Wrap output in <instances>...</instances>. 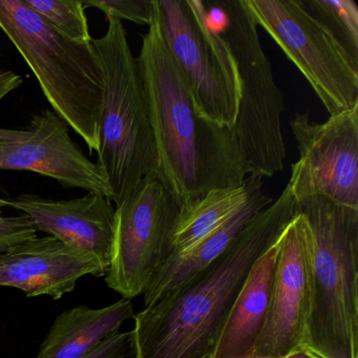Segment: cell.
<instances>
[{"mask_svg":"<svg viewBox=\"0 0 358 358\" xmlns=\"http://www.w3.org/2000/svg\"><path fill=\"white\" fill-rule=\"evenodd\" d=\"M0 171H32L64 188L112 199L103 171L75 143L70 127L53 110L33 117L28 129H0Z\"/></svg>","mask_w":358,"mask_h":358,"instance_id":"8fae6325","label":"cell"},{"mask_svg":"<svg viewBox=\"0 0 358 358\" xmlns=\"http://www.w3.org/2000/svg\"><path fill=\"white\" fill-rule=\"evenodd\" d=\"M163 187L179 209L211 190L240 187L250 175L234 129L204 118L169 52L156 13L136 58Z\"/></svg>","mask_w":358,"mask_h":358,"instance_id":"6da1fadb","label":"cell"},{"mask_svg":"<svg viewBox=\"0 0 358 358\" xmlns=\"http://www.w3.org/2000/svg\"><path fill=\"white\" fill-rule=\"evenodd\" d=\"M311 231L297 213L280 238L271 301L253 356L282 357L305 348L311 307Z\"/></svg>","mask_w":358,"mask_h":358,"instance_id":"7c38bea8","label":"cell"},{"mask_svg":"<svg viewBox=\"0 0 358 358\" xmlns=\"http://www.w3.org/2000/svg\"><path fill=\"white\" fill-rule=\"evenodd\" d=\"M134 316L133 303L127 299L99 309L78 306L66 310L52 324L37 358H83Z\"/></svg>","mask_w":358,"mask_h":358,"instance_id":"e0dca14e","label":"cell"},{"mask_svg":"<svg viewBox=\"0 0 358 358\" xmlns=\"http://www.w3.org/2000/svg\"><path fill=\"white\" fill-rule=\"evenodd\" d=\"M85 9L95 8L106 18L129 20L150 26L154 20L155 0H81Z\"/></svg>","mask_w":358,"mask_h":358,"instance_id":"44dd1931","label":"cell"},{"mask_svg":"<svg viewBox=\"0 0 358 358\" xmlns=\"http://www.w3.org/2000/svg\"><path fill=\"white\" fill-rule=\"evenodd\" d=\"M54 30L71 41L90 43L89 22L81 0H24Z\"/></svg>","mask_w":358,"mask_h":358,"instance_id":"ffe728a7","label":"cell"},{"mask_svg":"<svg viewBox=\"0 0 358 358\" xmlns=\"http://www.w3.org/2000/svg\"><path fill=\"white\" fill-rule=\"evenodd\" d=\"M92 38L102 72L98 162L118 206L144 178L157 171V150L137 60L122 22Z\"/></svg>","mask_w":358,"mask_h":358,"instance_id":"5b68a950","label":"cell"},{"mask_svg":"<svg viewBox=\"0 0 358 358\" xmlns=\"http://www.w3.org/2000/svg\"><path fill=\"white\" fill-rule=\"evenodd\" d=\"M272 202L273 200L263 192V181L259 182L248 200L227 221L185 252L169 257L158 268L143 293L145 307L156 303L219 259L247 223Z\"/></svg>","mask_w":358,"mask_h":358,"instance_id":"2e32d148","label":"cell"},{"mask_svg":"<svg viewBox=\"0 0 358 358\" xmlns=\"http://www.w3.org/2000/svg\"><path fill=\"white\" fill-rule=\"evenodd\" d=\"M179 207L156 177L148 176L115 209L112 259L106 282L122 299L143 294L171 255Z\"/></svg>","mask_w":358,"mask_h":358,"instance_id":"9c48e42d","label":"cell"},{"mask_svg":"<svg viewBox=\"0 0 358 358\" xmlns=\"http://www.w3.org/2000/svg\"><path fill=\"white\" fill-rule=\"evenodd\" d=\"M290 127L301 154L288 183L295 200L324 196L358 209V103L324 123L297 113Z\"/></svg>","mask_w":358,"mask_h":358,"instance_id":"30bf717a","label":"cell"},{"mask_svg":"<svg viewBox=\"0 0 358 358\" xmlns=\"http://www.w3.org/2000/svg\"><path fill=\"white\" fill-rule=\"evenodd\" d=\"M287 184L227 250L206 268L134 316V358H211L230 309L251 268L296 215Z\"/></svg>","mask_w":358,"mask_h":358,"instance_id":"7a4b0ae2","label":"cell"},{"mask_svg":"<svg viewBox=\"0 0 358 358\" xmlns=\"http://www.w3.org/2000/svg\"><path fill=\"white\" fill-rule=\"evenodd\" d=\"M303 9L322 24L358 64V8L352 0H299Z\"/></svg>","mask_w":358,"mask_h":358,"instance_id":"d6986e66","label":"cell"},{"mask_svg":"<svg viewBox=\"0 0 358 358\" xmlns=\"http://www.w3.org/2000/svg\"><path fill=\"white\" fill-rule=\"evenodd\" d=\"M131 353V332H117L83 358H125Z\"/></svg>","mask_w":358,"mask_h":358,"instance_id":"603a6c76","label":"cell"},{"mask_svg":"<svg viewBox=\"0 0 358 358\" xmlns=\"http://www.w3.org/2000/svg\"><path fill=\"white\" fill-rule=\"evenodd\" d=\"M37 238V230L26 215L5 217L0 206V253Z\"/></svg>","mask_w":358,"mask_h":358,"instance_id":"7402d4cb","label":"cell"},{"mask_svg":"<svg viewBox=\"0 0 358 358\" xmlns=\"http://www.w3.org/2000/svg\"><path fill=\"white\" fill-rule=\"evenodd\" d=\"M22 85V78L12 71L0 70V102Z\"/></svg>","mask_w":358,"mask_h":358,"instance_id":"cb8c5ba5","label":"cell"},{"mask_svg":"<svg viewBox=\"0 0 358 358\" xmlns=\"http://www.w3.org/2000/svg\"><path fill=\"white\" fill-rule=\"evenodd\" d=\"M0 29L34 73L53 112L97 152L102 72L92 41H71L24 0H0Z\"/></svg>","mask_w":358,"mask_h":358,"instance_id":"277c9868","label":"cell"},{"mask_svg":"<svg viewBox=\"0 0 358 358\" xmlns=\"http://www.w3.org/2000/svg\"><path fill=\"white\" fill-rule=\"evenodd\" d=\"M163 39L204 118L232 127L238 116L240 78L234 55L211 24L202 0H156Z\"/></svg>","mask_w":358,"mask_h":358,"instance_id":"52a82bcc","label":"cell"},{"mask_svg":"<svg viewBox=\"0 0 358 358\" xmlns=\"http://www.w3.org/2000/svg\"><path fill=\"white\" fill-rule=\"evenodd\" d=\"M261 177L249 175L240 187L211 190L179 209L171 236V255H181L227 221L248 200Z\"/></svg>","mask_w":358,"mask_h":358,"instance_id":"ac0fdd59","label":"cell"},{"mask_svg":"<svg viewBox=\"0 0 358 358\" xmlns=\"http://www.w3.org/2000/svg\"><path fill=\"white\" fill-rule=\"evenodd\" d=\"M257 26L296 66L330 116L358 103V64L299 0H246Z\"/></svg>","mask_w":358,"mask_h":358,"instance_id":"ba28073f","label":"cell"},{"mask_svg":"<svg viewBox=\"0 0 358 358\" xmlns=\"http://www.w3.org/2000/svg\"><path fill=\"white\" fill-rule=\"evenodd\" d=\"M280 249V238L251 268L230 309L211 358H249L255 355L269 310Z\"/></svg>","mask_w":358,"mask_h":358,"instance_id":"9a60e30c","label":"cell"},{"mask_svg":"<svg viewBox=\"0 0 358 358\" xmlns=\"http://www.w3.org/2000/svg\"><path fill=\"white\" fill-rule=\"evenodd\" d=\"M0 206L22 211L37 232H45L69 246L94 255L108 271L115 223V208L108 196L89 192L73 200H50L36 194H22L8 198L0 196Z\"/></svg>","mask_w":358,"mask_h":358,"instance_id":"4fadbf2b","label":"cell"},{"mask_svg":"<svg viewBox=\"0 0 358 358\" xmlns=\"http://www.w3.org/2000/svg\"><path fill=\"white\" fill-rule=\"evenodd\" d=\"M97 257L53 236L33 238L0 253V287L22 290L28 297L62 299L85 275L106 276Z\"/></svg>","mask_w":358,"mask_h":358,"instance_id":"5bb4252c","label":"cell"},{"mask_svg":"<svg viewBox=\"0 0 358 358\" xmlns=\"http://www.w3.org/2000/svg\"><path fill=\"white\" fill-rule=\"evenodd\" d=\"M215 15V30L227 43L238 66L240 102L234 129L250 175L273 177L284 169L282 133L285 103L271 64L262 49L257 24L246 0L205 1Z\"/></svg>","mask_w":358,"mask_h":358,"instance_id":"8992f818","label":"cell"},{"mask_svg":"<svg viewBox=\"0 0 358 358\" xmlns=\"http://www.w3.org/2000/svg\"><path fill=\"white\" fill-rule=\"evenodd\" d=\"M249 358H320L318 357L315 354L312 353L309 350L303 349L297 350V351L293 352V353L289 354L287 356H282V357H259V356H252V357Z\"/></svg>","mask_w":358,"mask_h":358,"instance_id":"d4e9b609","label":"cell"},{"mask_svg":"<svg viewBox=\"0 0 358 358\" xmlns=\"http://www.w3.org/2000/svg\"><path fill=\"white\" fill-rule=\"evenodd\" d=\"M295 203L312 238L305 348L320 358H358V209L324 196Z\"/></svg>","mask_w":358,"mask_h":358,"instance_id":"3957f363","label":"cell"}]
</instances>
